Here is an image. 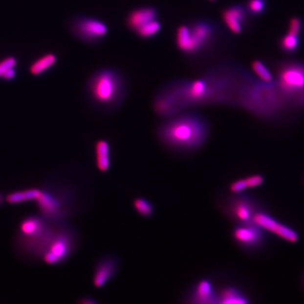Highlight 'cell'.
<instances>
[{
    "mask_svg": "<svg viewBox=\"0 0 304 304\" xmlns=\"http://www.w3.org/2000/svg\"><path fill=\"white\" fill-rule=\"evenodd\" d=\"M225 27L234 35H242L250 26L251 16L244 4L234 3L225 8L220 14Z\"/></svg>",
    "mask_w": 304,
    "mask_h": 304,
    "instance_id": "cell-12",
    "label": "cell"
},
{
    "mask_svg": "<svg viewBox=\"0 0 304 304\" xmlns=\"http://www.w3.org/2000/svg\"><path fill=\"white\" fill-rule=\"evenodd\" d=\"M87 95L96 109L112 113L121 108L127 97V78L117 68L107 67L97 70L87 83Z\"/></svg>",
    "mask_w": 304,
    "mask_h": 304,
    "instance_id": "cell-5",
    "label": "cell"
},
{
    "mask_svg": "<svg viewBox=\"0 0 304 304\" xmlns=\"http://www.w3.org/2000/svg\"><path fill=\"white\" fill-rule=\"evenodd\" d=\"M244 6L252 18H254L265 14L268 9V2L267 0H247Z\"/></svg>",
    "mask_w": 304,
    "mask_h": 304,
    "instance_id": "cell-25",
    "label": "cell"
},
{
    "mask_svg": "<svg viewBox=\"0 0 304 304\" xmlns=\"http://www.w3.org/2000/svg\"><path fill=\"white\" fill-rule=\"evenodd\" d=\"M248 190L244 178H239L233 181L229 185V191L231 194H241L245 192Z\"/></svg>",
    "mask_w": 304,
    "mask_h": 304,
    "instance_id": "cell-28",
    "label": "cell"
},
{
    "mask_svg": "<svg viewBox=\"0 0 304 304\" xmlns=\"http://www.w3.org/2000/svg\"><path fill=\"white\" fill-rule=\"evenodd\" d=\"M156 135L167 149L177 154H190L201 149L211 133V123L205 116L195 112H180L164 118Z\"/></svg>",
    "mask_w": 304,
    "mask_h": 304,
    "instance_id": "cell-2",
    "label": "cell"
},
{
    "mask_svg": "<svg viewBox=\"0 0 304 304\" xmlns=\"http://www.w3.org/2000/svg\"><path fill=\"white\" fill-rule=\"evenodd\" d=\"M36 202L39 213L53 221L68 220L81 210L77 187L57 177L47 178Z\"/></svg>",
    "mask_w": 304,
    "mask_h": 304,
    "instance_id": "cell-4",
    "label": "cell"
},
{
    "mask_svg": "<svg viewBox=\"0 0 304 304\" xmlns=\"http://www.w3.org/2000/svg\"><path fill=\"white\" fill-rule=\"evenodd\" d=\"M73 33L87 43H101L109 34V26L102 20L80 16L73 22Z\"/></svg>",
    "mask_w": 304,
    "mask_h": 304,
    "instance_id": "cell-11",
    "label": "cell"
},
{
    "mask_svg": "<svg viewBox=\"0 0 304 304\" xmlns=\"http://www.w3.org/2000/svg\"><path fill=\"white\" fill-rule=\"evenodd\" d=\"M254 223L261 227L265 232L274 233L276 236L287 242L294 243L298 242L299 239L298 233L296 231L276 220L273 217L268 214L264 210H261L255 215Z\"/></svg>",
    "mask_w": 304,
    "mask_h": 304,
    "instance_id": "cell-14",
    "label": "cell"
},
{
    "mask_svg": "<svg viewBox=\"0 0 304 304\" xmlns=\"http://www.w3.org/2000/svg\"><path fill=\"white\" fill-rule=\"evenodd\" d=\"M250 303L248 295L234 285H225L218 290V304H246Z\"/></svg>",
    "mask_w": 304,
    "mask_h": 304,
    "instance_id": "cell-17",
    "label": "cell"
},
{
    "mask_svg": "<svg viewBox=\"0 0 304 304\" xmlns=\"http://www.w3.org/2000/svg\"><path fill=\"white\" fill-rule=\"evenodd\" d=\"M251 68L258 79L266 83L275 81V75L266 64L261 59H255L251 63Z\"/></svg>",
    "mask_w": 304,
    "mask_h": 304,
    "instance_id": "cell-22",
    "label": "cell"
},
{
    "mask_svg": "<svg viewBox=\"0 0 304 304\" xmlns=\"http://www.w3.org/2000/svg\"><path fill=\"white\" fill-rule=\"evenodd\" d=\"M265 231L255 223L235 224L232 231L233 241L243 251L255 253L266 242Z\"/></svg>",
    "mask_w": 304,
    "mask_h": 304,
    "instance_id": "cell-10",
    "label": "cell"
},
{
    "mask_svg": "<svg viewBox=\"0 0 304 304\" xmlns=\"http://www.w3.org/2000/svg\"><path fill=\"white\" fill-rule=\"evenodd\" d=\"M210 2H216V1H217V0H209Z\"/></svg>",
    "mask_w": 304,
    "mask_h": 304,
    "instance_id": "cell-33",
    "label": "cell"
},
{
    "mask_svg": "<svg viewBox=\"0 0 304 304\" xmlns=\"http://www.w3.org/2000/svg\"><path fill=\"white\" fill-rule=\"evenodd\" d=\"M237 67V63L221 60L198 79L169 81L155 94L154 111L159 117L168 118L195 107L231 106L236 85Z\"/></svg>",
    "mask_w": 304,
    "mask_h": 304,
    "instance_id": "cell-1",
    "label": "cell"
},
{
    "mask_svg": "<svg viewBox=\"0 0 304 304\" xmlns=\"http://www.w3.org/2000/svg\"><path fill=\"white\" fill-rule=\"evenodd\" d=\"M5 202V195L3 193L0 192V207L3 205V203Z\"/></svg>",
    "mask_w": 304,
    "mask_h": 304,
    "instance_id": "cell-32",
    "label": "cell"
},
{
    "mask_svg": "<svg viewBox=\"0 0 304 304\" xmlns=\"http://www.w3.org/2000/svg\"><path fill=\"white\" fill-rule=\"evenodd\" d=\"M79 304H99V302L96 300L93 297H90V296H83L81 297L79 301Z\"/></svg>",
    "mask_w": 304,
    "mask_h": 304,
    "instance_id": "cell-30",
    "label": "cell"
},
{
    "mask_svg": "<svg viewBox=\"0 0 304 304\" xmlns=\"http://www.w3.org/2000/svg\"><path fill=\"white\" fill-rule=\"evenodd\" d=\"M80 242L77 229L68 220L57 221L55 230L44 249L41 261L48 265H61L72 257Z\"/></svg>",
    "mask_w": 304,
    "mask_h": 304,
    "instance_id": "cell-7",
    "label": "cell"
},
{
    "mask_svg": "<svg viewBox=\"0 0 304 304\" xmlns=\"http://www.w3.org/2000/svg\"><path fill=\"white\" fill-rule=\"evenodd\" d=\"M95 161L101 173H108L111 168V146L109 140L101 139L95 144Z\"/></svg>",
    "mask_w": 304,
    "mask_h": 304,
    "instance_id": "cell-18",
    "label": "cell"
},
{
    "mask_svg": "<svg viewBox=\"0 0 304 304\" xmlns=\"http://www.w3.org/2000/svg\"><path fill=\"white\" fill-rule=\"evenodd\" d=\"M134 211L141 217L151 218L155 214V207L152 202L144 197H136L133 200Z\"/></svg>",
    "mask_w": 304,
    "mask_h": 304,
    "instance_id": "cell-23",
    "label": "cell"
},
{
    "mask_svg": "<svg viewBox=\"0 0 304 304\" xmlns=\"http://www.w3.org/2000/svg\"><path fill=\"white\" fill-rule=\"evenodd\" d=\"M217 205L234 224L254 223L255 215L262 210L260 201L245 193L220 196Z\"/></svg>",
    "mask_w": 304,
    "mask_h": 304,
    "instance_id": "cell-9",
    "label": "cell"
},
{
    "mask_svg": "<svg viewBox=\"0 0 304 304\" xmlns=\"http://www.w3.org/2000/svg\"><path fill=\"white\" fill-rule=\"evenodd\" d=\"M57 221L39 214H30L22 218L14 240L17 256L26 262H38L49 242Z\"/></svg>",
    "mask_w": 304,
    "mask_h": 304,
    "instance_id": "cell-6",
    "label": "cell"
},
{
    "mask_svg": "<svg viewBox=\"0 0 304 304\" xmlns=\"http://www.w3.org/2000/svg\"><path fill=\"white\" fill-rule=\"evenodd\" d=\"M162 29V23L157 19L138 29L134 33L138 38L146 40V39L155 38V36H157L161 32Z\"/></svg>",
    "mask_w": 304,
    "mask_h": 304,
    "instance_id": "cell-24",
    "label": "cell"
},
{
    "mask_svg": "<svg viewBox=\"0 0 304 304\" xmlns=\"http://www.w3.org/2000/svg\"><path fill=\"white\" fill-rule=\"evenodd\" d=\"M225 38L223 28L218 22L198 18L177 27L175 43L188 59L200 60L216 53Z\"/></svg>",
    "mask_w": 304,
    "mask_h": 304,
    "instance_id": "cell-3",
    "label": "cell"
},
{
    "mask_svg": "<svg viewBox=\"0 0 304 304\" xmlns=\"http://www.w3.org/2000/svg\"><path fill=\"white\" fill-rule=\"evenodd\" d=\"M159 11L154 6H142L135 8L128 14L125 23L128 29L133 32L149 24L150 22L158 19Z\"/></svg>",
    "mask_w": 304,
    "mask_h": 304,
    "instance_id": "cell-16",
    "label": "cell"
},
{
    "mask_svg": "<svg viewBox=\"0 0 304 304\" xmlns=\"http://www.w3.org/2000/svg\"><path fill=\"white\" fill-rule=\"evenodd\" d=\"M184 302L193 304H218V290L211 280L203 278L192 285Z\"/></svg>",
    "mask_w": 304,
    "mask_h": 304,
    "instance_id": "cell-15",
    "label": "cell"
},
{
    "mask_svg": "<svg viewBox=\"0 0 304 304\" xmlns=\"http://www.w3.org/2000/svg\"><path fill=\"white\" fill-rule=\"evenodd\" d=\"M17 64V60L14 57H9L0 62V78H2L5 73L10 68H15Z\"/></svg>",
    "mask_w": 304,
    "mask_h": 304,
    "instance_id": "cell-29",
    "label": "cell"
},
{
    "mask_svg": "<svg viewBox=\"0 0 304 304\" xmlns=\"http://www.w3.org/2000/svg\"><path fill=\"white\" fill-rule=\"evenodd\" d=\"M56 62L57 57L55 56V54L48 53L33 63L30 67V72L31 75H42L44 72L47 71V69H49L51 67H53Z\"/></svg>",
    "mask_w": 304,
    "mask_h": 304,
    "instance_id": "cell-21",
    "label": "cell"
},
{
    "mask_svg": "<svg viewBox=\"0 0 304 304\" xmlns=\"http://www.w3.org/2000/svg\"><path fill=\"white\" fill-rule=\"evenodd\" d=\"M248 189H255L261 186L264 183V177L261 174H254L244 177Z\"/></svg>",
    "mask_w": 304,
    "mask_h": 304,
    "instance_id": "cell-27",
    "label": "cell"
},
{
    "mask_svg": "<svg viewBox=\"0 0 304 304\" xmlns=\"http://www.w3.org/2000/svg\"><path fill=\"white\" fill-rule=\"evenodd\" d=\"M40 195L41 188L16 190L5 196V201L10 205H21L27 202L36 201Z\"/></svg>",
    "mask_w": 304,
    "mask_h": 304,
    "instance_id": "cell-19",
    "label": "cell"
},
{
    "mask_svg": "<svg viewBox=\"0 0 304 304\" xmlns=\"http://www.w3.org/2000/svg\"><path fill=\"white\" fill-rule=\"evenodd\" d=\"M120 269V261L112 254L100 257L94 267L92 283L96 288H103L114 279Z\"/></svg>",
    "mask_w": 304,
    "mask_h": 304,
    "instance_id": "cell-13",
    "label": "cell"
},
{
    "mask_svg": "<svg viewBox=\"0 0 304 304\" xmlns=\"http://www.w3.org/2000/svg\"><path fill=\"white\" fill-rule=\"evenodd\" d=\"M304 22L301 17L293 16L289 20L288 25H287V32L300 36L304 31Z\"/></svg>",
    "mask_w": 304,
    "mask_h": 304,
    "instance_id": "cell-26",
    "label": "cell"
},
{
    "mask_svg": "<svg viewBox=\"0 0 304 304\" xmlns=\"http://www.w3.org/2000/svg\"><path fill=\"white\" fill-rule=\"evenodd\" d=\"M275 81L293 110L304 109V62L284 60L278 63Z\"/></svg>",
    "mask_w": 304,
    "mask_h": 304,
    "instance_id": "cell-8",
    "label": "cell"
},
{
    "mask_svg": "<svg viewBox=\"0 0 304 304\" xmlns=\"http://www.w3.org/2000/svg\"><path fill=\"white\" fill-rule=\"evenodd\" d=\"M278 47L285 54H295L301 47L300 36L286 32L278 41Z\"/></svg>",
    "mask_w": 304,
    "mask_h": 304,
    "instance_id": "cell-20",
    "label": "cell"
},
{
    "mask_svg": "<svg viewBox=\"0 0 304 304\" xmlns=\"http://www.w3.org/2000/svg\"><path fill=\"white\" fill-rule=\"evenodd\" d=\"M16 72L15 68H10L8 71L2 76L3 79L7 81H11L14 78L16 77Z\"/></svg>",
    "mask_w": 304,
    "mask_h": 304,
    "instance_id": "cell-31",
    "label": "cell"
}]
</instances>
